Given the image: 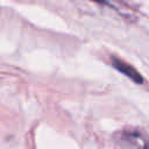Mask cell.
I'll return each instance as SVG.
<instances>
[{"mask_svg":"<svg viewBox=\"0 0 149 149\" xmlns=\"http://www.w3.org/2000/svg\"><path fill=\"white\" fill-rule=\"evenodd\" d=\"M112 64L114 65V68L115 69H118L120 72H122L125 76H127V77H129L132 80H134V81H136V83H143V77L132 66V65H129V64H127V63H125L122 59H119V58H112Z\"/></svg>","mask_w":149,"mask_h":149,"instance_id":"obj_1","label":"cell"}]
</instances>
